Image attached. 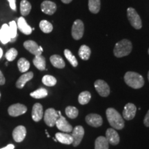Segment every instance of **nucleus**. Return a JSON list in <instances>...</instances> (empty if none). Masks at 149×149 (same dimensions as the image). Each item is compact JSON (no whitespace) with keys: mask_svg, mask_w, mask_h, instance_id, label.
<instances>
[{"mask_svg":"<svg viewBox=\"0 0 149 149\" xmlns=\"http://www.w3.org/2000/svg\"><path fill=\"white\" fill-rule=\"evenodd\" d=\"M107 120L111 127L115 129L122 130L124 127V121L122 116L113 108H109L106 111Z\"/></svg>","mask_w":149,"mask_h":149,"instance_id":"nucleus-1","label":"nucleus"},{"mask_svg":"<svg viewBox=\"0 0 149 149\" xmlns=\"http://www.w3.org/2000/svg\"><path fill=\"white\" fill-rule=\"evenodd\" d=\"M124 81L128 86L134 89H139L144 85V77L135 72L128 71L124 75Z\"/></svg>","mask_w":149,"mask_h":149,"instance_id":"nucleus-2","label":"nucleus"},{"mask_svg":"<svg viewBox=\"0 0 149 149\" xmlns=\"http://www.w3.org/2000/svg\"><path fill=\"white\" fill-rule=\"evenodd\" d=\"M132 48H133L132 43L128 40L124 39L115 44L113 53L117 57H125L130 53Z\"/></svg>","mask_w":149,"mask_h":149,"instance_id":"nucleus-3","label":"nucleus"},{"mask_svg":"<svg viewBox=\"0 0 149 149\" xmlns=\"http://www.w3.org/2000/svg\"><path fill=\"white\" fill-rule=\"evenodd\" d=\"M127 16L130 24L134 29H141V26H142L141 18L135 9L133 8H128L127 9Z\"/></svg>","mask_w":149,"mask_h":149,"instance_id":"nucleus-4","label":"nucleus"},{"mask_svg":"<svg viewBox=\"0 0 149 149\" xmlns=\"http://www.w3.org/2000/svg\"><path fill=\"white\" fill-rule=\"evenodd\" d=\"M59 117L57 111L53 108H50L46 110L44 113V122L46 123V125L50 127H53L54 126H55L56 122L58 120Z\"/></svg>","mask_w":149,"mask_h":149,"instance_id":"nucleus-5","label":"nucleus"},{"mask_svg":"<svg viewBox=\"0 0 149 149\" xmlns=\"http://www.w3.org/2000/svg\"><path fill=\"white\" fill-rule=\"evenodd\" d=\"M84 32V26L81 20L77 19L74 21L72 26V36L75 40H79L83 37Z\"/></svg>","mask_w":149,"mask_h":149,"instance_id":"nucleus-6","label":"nucleus"},{"mask_svg":"<svg viewBox=\"0 0 149 149\" xmlns=\"http://www.w3.org/2000/svg\"><path fill=\"white\" fill-rule=\"evenodd\" d=\"M95 88L97 92L98 93V94L102 97H108L109 95L110 92V87L108 84L104 81V80L102 79H98L95 81V82L94 84Z\"/></svg>","mask_w":149,"mask_h":149,"instance_id":"nucleus-7","label":"nucleus"},{"mask_svg":"<svg viewBox=\"0 0 149 149\" xmlns=\"http://www.w3.org/2000/svg\"><path fill=\"white\" fill-rule=\"evenodd\" d=\"M72 137L73 138V146H79L84 135V129L81 126H77L72 129Z\"/></svg>","mask_w":149,"mask_h":149,"instance_id":"nucleus-8","label":"nucleus"},{"mask_svg":"<svg viewBox=\"0 0 149 149\" xmlns=\"http://www.w3.org/2000/svg\"><path fill=\"white\" fill-rule=\"evenodd\" d=\"M27 111V107L22 104H15L8 108L9 115L12 117H17L24 114Z\"/></svg>","mask_w":149,"mask_h":149,"instance_id":"nucleus-9","label":"nucleus"},{"mask_svg":"<svg viewBox=\"0 0 149 149\" xmlns=\"http://www.w3.org/2000/svg\"><path fill=\"white\" fill-rule=\"evenodd\" d=\"M86 122L89 126L93 127H100L103 124V120L102 117L100 115L95 114V113H91L86 117Z\"/></svg>","mask_w":149,"mask_h":149,"instance_id":"nucleus-10","label":"nucleus"},{"mask_svg":"<svg viewBox=\"0 0 149 149\" xmlns=\"http://www.w3.org/2000/svg\"><path fill=\"white\" fill-rule=\"evenodd\" d=\"M136 111H137V108H136L135 104L128 103L127 104H126L124 108V110H123V117L126 120H133L135 116Z\"/></svg>","mask_w":149,"mask_h":149,"instance_id":"nucleus-11","label":"nucleus"},{"mask_svg":"<svg viewBox=\"0 0 149 149\" xmlns=\"http://www.w3.org/2000/svg\"><path fill=\"white\" fill-rule=\"evenodd\" d=\"M55 125L57 126V128L59 130L62 132H65V133H70L72 131V127L70 125L69 123L68 122V121L66 120L64 117H63L62 115H60L59 117L58 120L56 122Z\"/></svg>","mask_w":149,"mask_h":149,"instance_id":"nucleus-12","label":"nucleus"},{"mask_svg":"<svg viewBox=\"0 0 149 149\" xmlns=\"http://www.w3.org/2000/svg\"><path fill=\"white\" fill-rule=\"evenodd\" d=\"M106 138L109 144L115 146L120 143V136L114 128H110L106 132Z\"/></svg>","mask_w":149,"mask_h":149,"instance_id":"nucleus-13","label":"nucleus"},{"mask_svg":"<svg viewBox=\"0 0 149 149\" xmlns=\"http://www.w3.org/2000/svg\"><path fill=\"white\" fill-rule=\"evenodd\" d=\"M41 9L44 13L48 15H52L57 10V5L53 1L46 0V1H43L41 4Z\"/></svg>","mask_w":149,"mask_h":149,"instance_id":"nucleus-14","label":"nucleus"},{"mask_svg":"<svg viewBox=\"0 0 149 149\" xmlns=\"http://www.w3.org/2000/svg\"><path fill=\"white\" fill-rule=\"evenodd\" d=\"M24 47L28 51H29L30 53H32L33 55H34L35 56L42 55V51L40 50V46H39L38 44H37L35 42H34V41H26V42L24 43Z\"/></svg>","mask_w":149,"mask_h":149,"instance_id":"nucleus-15","label":"nucleus"},{"mask_svg":"<svg viewBox=\"0 0 149 149\" xmlns=\"http://www.w3.org/2000/svg\"><path fill=\"white\" fill-rule=\"evenodd\" d=\"M26 135V129L24 126H18L13 131V137L16 142H22Z\"/></svg>","mask_w":149,"mask_h":149,"instance_id":"nucleus-16","label":"nucleus"},{"mask_svg":"<svg viewBox=\"0 0 149 149\" xmlns=\"http://www.w3.org/2000/svg\"><path fill=\"white\" fill-rule=\"evenodd\" d=\"M44 117L43 107L40 103H36L33 105L32 109V118L35 122H40Z\"/></svg>","mask_w":149,"mask_h":149,"instance_id":"nucleus-17","label":"nucleus"},{"mask_svg":"<svg viewBox=\"0 0 149 149\" xmlns=\"http://www.w3.org/2000/svg\"><path fill=\"white\" fill-rule=\"evenodd\" d=\"M17 25V29L24 35H31L32 33V28L26 23V21L24 18V17H20L18 19Z\"/></svg>","mask_w":149,"mask_h":149,"instance_id":"nucleus-18","label":"nucleus"},{"mask_svg":"<svg viewBox=\"0 0 149 149\" xmlns=\"http://www.w3.org/2000/svg\"><path fill=\"white\" fill-rule=\"evenodd\" d=\"M10 33L8 24H3L0 29V41L3 44H6L10 42Z\"/></svg>","mask_w":149,"mask_h":149,"instance_id":"nucleus-19","label":"nucleus"},{"mask_svg":"<svg viewBox=\"0 0 149 149\" xmlns=\"http://www.w3.org/2000/svg\"><path fill=\"white\" fill-rule=\"evenodd\" d=\"M33 76H34V74H33V72H26V73L22 74V76H20V77L19 78L16 82L17 88L19 89L23 88L26 84L33 79Z\"/></svg>","mask_w":149,"mask_h":149,"instance_id":"nucleus-20","label":"nucleus"},{"mask_svg":"<svg viewBox=\"0 0 149 149\" xmlns=\"http://www.w3.org/2000/svg\"><path fill=\"white\" fill-rule=\"evenodd\" d=\"M55 137L57 140L61 144L69 145L73 142V138H72V135L68 133H57L55 134Z\"/></svg>","mask_w":149,"mask_h":149,"instance_id":"nucleus-21","label":"nucleus"},{"mask_svg":"<svg viewBox=\"0 0 149 149\" xmlns=\"http://www.w3.org/2000/svg\"><path fill=\"white\" fill-rule=\"evenodd\" d=\"M50 61H51L52 65L57 68H64L66 66L64 59L61 56L58 55H52L50 57Z\"/></svg>","mask_w":149,"mask_h":149,"instance_id":"nucleus-22","label":"nucleus"},{"mask_svg":"<svg viewBox=\"0 0 149 149\" xmlns=\"http://www.w3.org/2000/svg\"><path fill=\"white\" fill-rule=\"evenodd\" d=\"M109 143L107 138L103 136H100L95 141V149H109Z\"/></svg>","mask_w":149,"mask_h":149,"instance_id":"nucleus-23","label":"nucleus"},{"mask_svg":"<svg viewBox=\"0 0 149 149\" xmlns=\"http://www.w3.org/2000/svg\"><path fill=\"white\" fill-rule=\"evenodd\" d=\"M33 62L37 69L40 70H46V59L42 55L35 56Z\"/></svg>","mask_w":149,"mask_h":149,"instance_id":"nucleus-24","label":"nucleus"},{"mask_svg":"<svg viewBox=\"0 0 149 149\" xmlns=\"http://www.w3.org/2000/svg\"><path fill=\"white\" fill-rule=\"evenodd\" d=\"M78 54H79L80 58L82 59V60L86 61L90 58L91 51L88 46L82 45L80 46Z\"/></svg>","mask_w":149,"mask_h":149,"instance_id":"nucleus-25","label":"nucleus"},{"mask_svg":"<svg viewBox=\"0 0 149 149\" xmlns=\"http://www.w3.org/2000/svg\"><path fill=\"white\" fill-rule=\"evenodd\" d=\"M31 3L27 0H22L20 2V13L22 16H26L31 12Z\"/></svg>","mask_w":149,"mask_h":149,"instance_id":"nucleus-26","label":"nucleus"},{"mask_svg":"<svg viewBox=\"0 0 149 149\" xmlns=\"http://www.w3.org/2000/svg\"><path fill=\"white\" fill-rule=\"evenodd\" d=\"M19 70L22 72H26L30 68V62L25 58H20L17 61Z\"/></svg>","mask_w":149,"mask_h":149,"instance_id":"nucleus-27","label":"nucleus"},{"mask_svg":"<svg viewBox=\"0 0 149 149\" xmlns=\"http://www.w3.org/2000/svg\"><path fill=\"white\" fill-rule=\"evenodd\" d=\"M91 99V95L88 91H84L79 95L78 102L81 105H86L90 102Z\"/></svg>","mask_w":149,"mask_h":149,"instance_id":"nucleus-28","label":"nucleus"},{"mask_svg":"<svg viewBox=\"0 0 149 149\" xmlns=\"http://www.w3.org/2000/svg\"><path fill=\"white\" fill-rule=\"evenodd\" d=\"M88 8L93 13H97L100 10V0H88Z\"/></svg>","mask_w":149,"mask_h":149,"instance_id":"nucleus-29","label":"nucleus"},{"mask_svg":"<svg viewBox=\"0 0 149 149\" xmlns=\"http://www.w3.org/2000/svg\"><path fill=\"white\" fill-rule=\"evenodd\" d=\"M30 95L35 99L44 98L48 95V91L46 88H41L33 91L30 94Z\"/></svg>","mask_w":149,"mask_h":149,"instance_id":"nucleus-30","label":"nucleus"},{"mask_svg":"<svg viewBox=\"0 0 149 149\" xmlns=\"http://www.w3.org/2000/svg\"><path fill=\"white\" fill-rule=\"evenodd\" d=\"M40 28L42 31L44 33H50L53 31V27L51 22L46 20H42L40 23Z\"/></svg>","mask_w":149,"mask_h":149,"instance_id":"nucleus-31","label":"nucleus"},{"mask_svg":"<svg viewBox=\"0 0 149 149\" xmlns=\"http://www.w3.org/2000/svg\"><path fill=\"white\" fill-rule=\"evenodd\" d=\"M64 55L66 57V58L68 59V61L70 63V64L72 65L73 67H76L78 65V62L76 57L73 55V54L71 53V51L68 49H65L64 50Z\"/></svg>","mask_w":149,"mask_h":149,"instance_id":"nucleus-32","label":"nucleus"},{"mask_svg":"<svg viewBox=\"0 0 149 149\" xmlns=\"http://www.w3.org/2000/svg\"><path fill=\"white\" fill-rule=\"evenodd\" d=\"M9 29L10 33V41L14 42L16 40V37L17 36V25L15 21H12L9 23Z\"/></svg>","mask_w":149,"mask_h":149,"instance_id":"nucleus-33","label":"nucleus"},{"mask_svg":"<svg viewBox=\"0 0 149 149\" xmlns=\"http://www.w3.org/2000/svg\"><path fill=\"white\" fill-rule=\"evenodd\" d=\"M65 113H66V115L69 117L70 119H75L76 117L78 116V114H79V111H78L77 108L74 107H71V106H69V107H67L66 108V110H65Z\"/></svg>","mask_w":149,"mask_h":149,"instance_id":"nucleus-34","label":"nucleus"},{"mask_svg":"<svg viewBox=\"0 0 149 149\" xmlns=\"http://www.w3.org/2000/svg\"><path fill=\"white\" fill-rule=\"evenodd\" d=\"M42 83L47 86H54L57 84V79L53 76L46 74L42 78Z\"/></svg>","mask_w":149,"mask_h":149,"instance_id":"nucleus-35","label":"nucleus"},{"mask_svg":"<svg viewBox=\"0 0 149 149\" xmlns=\"http://www.w3.org/2000/svg\"><path fill=\"white\" fill-rule=\"evenodd\" d=\"M18 52L17 51V49L14 48H10L8 51L6 53V58L8 61H13L15 60V59L16 58L17 56Z\"/></svg>","mask_w":149,"mask_h":149,"instance_id":"nucleus-36","label":"nucleus"},{"mask_svg":"<svg viewBox=\"0 0 149 149\" xmlns=\"http://www.w3.org/2000/svg\"><path fill=\"white\" fill-rule=\"evenodd\" d=\"M144 124L146 126V127H149V110L144 117Z\"/></svg>","mask_w":149,"mask_h":149,"instance_id":"nucleus-37","label":"nucleus"},{"mask_svg":"<svg viewBox=\"0 0 149 149\" xmlns=\"http://www.w3.org/2000/svg\"><path fill=\"white\" fill-rule=\"evenodd\" d=\"M9 2V5H10V8L12 9L13 10H16V0H8Z\"/></svg>","mask_w":149,"mask_h":149,"instance_id":"nucleus-38","label":"nucleus"},{"mask_svg":"<svg viewBox=\"0 0 149 149\" xmlns=\"http://www.w3.org/2000/svg\"><path fill=\"white\" fill-rule=\"evenodd\" d=\"M6 82V79L2 72L0 70V85H3Z\"/></svg>","mask_w":149,"mask_h":149,"instance_id":"nucleus-39","label":"nucleus"},{"mask_svg":"<svg viewBox=\"0 0 149 149\" xmlns=\"http://www.w3.org/2000/svg\"><path fill=\"white\" fill-rule=\"evenodd\" d=\"M15 148V146L13 144H8L6 146L3 147V148H1V149H14Z\"/></svg>","mask_w":149,"mask_h":149,"instance_id":"nucleus-40","label":"nucleus"},{"mask_svg":"<svg viewBox=\"0 0 149 149\" xmlns=\"http://www.w3.org/2000/svg\"><path fill=\"white\" fill-rule=\"evenodd\" d=\"M63 3H69L72 1V0H61Z\"/></svg>","mask_w":149,"mask_h":149,"instance_id":"nucleus-41","label":"nucleus"},{"mask_svg":"<svg viewBox=\"0 0 149 149\" xmlns=\"http://www.w3.org/2000/svg\"><path fill=\"white\" fill-rule=\"evenodd\" d=\"M2 55H3V51H2V49H1V48H0V59L1 58Z\"/></svg>","mask_w":149,"mask_h":149,"instance_id":"nucleus-42","label":"nucleus"},{"mask_svg":"<svg viewBox=\"0 0 149 149\" xmlns=\"http://www.w3.org/2000/svg\"><path fill=\"white\" fill-rule=\"evenodd\" d=\"M148 81H149V71L148 72Z\"/></svg>","mask_w":149,"mask_h":149,"instance_id":"nucleus-43","label":"nucleus"},{"mask_svg":"<svg viewBox=\"0 0 149 149\" xmlns=\"http://www.w3.org/2000/svg\"><path fill=\"white\" fill-rule=\"evenodd\" d=\"M148 54H149V48H148Z\"/></svg>","mask_w":149,"mask_h":149,"instance_id":"nucleus-44","label":"nucleus"},{"mask_svg":"<svg viewBox=\"0 0 149 149\" xmlns=\"http://www.w3.org/2000/svg\"><path fill=\"white\" fill-rule=\"evenodd\" d=\"M0 96H1V94H0Z\"/></svg>","mask_w":149,"mask_h":149,"instance_id":"nucleus-45","label":"nucleus"}]
</instances>
